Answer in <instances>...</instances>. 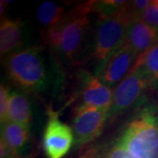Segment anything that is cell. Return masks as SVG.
Returning <instances> with one entry per match:
<instances>
[{
    "instance_id": "1",
    "label": "cell",
    "mask_w": 158,
    "mask_h": 158,
    "mask_svg": "<svg viewBox=\"0 0 158 158\" xmlns=\"http://www.w3.org/2000/svg\"><path fill=\"white\" fill-rule=\"evenodd\" d=\"M5 68L11 82L24 92H55L62 85L60 67L41 46L27 47L7 56Z\"/></svg>"
},
{
    "instance_id": "2",
    "label": "cell",
    "mask_w": 158,
    "mask_h": 158,
    "mask_svg": "<svg viewBox=\"0 0 158 158\" xmlns=\"http://www.w3.org/2000/svg\"><path fill=\"white\" fill-rule=\"evenodd\" d=\"M94 4L88 2L78 6L62 22L46 29V44L62 62H74L81 53L90 26L89 13L93 10Z\"/></svg>"
},
{
    "instance_id": "3",
    "label": "cell",
    "mask_w": 158,
    "mask_h": 158,
    "mask_svg": "<svg viewBox=\"0 0 158 158\" xmlns=\"http://www.w3.org/2000/svg\"><path fill=\"white\" fill-rule=\"evenodd\" d=\"M136 19L138 18L130 9V2H127L115 15L98 20L91 52L92 58L97 62L96 69L124 43L130 24Z\"/></svg>"
},
{
    "instance_id": "4",
    "label": "cell",
    "mask_w": 158,
    "mask_h": 158,
    "mask_svg": "<svg viewBox=\"0 0 158 158\" xmlns=\"http://www.w3.org/2000/svg\"><path fill=\"white\" fill-rule=\"evenodd\" d=\"M118 143L135 158H158V116L142 113L128 125Z\"/></svg>"
},
{
    "instance_id": "5",
    "label": "cell",
    "mask_w": 158,
    "mask_h": 158,
    "mask_svg": "<svg viewBox=\"0 0 158 158\" xmlns=\"http://www.w3.org/2000/svg\"><path fill=\"white\" fill-rule=\"evenodd\" d=\"M148 87H151V85L143 69L133 66L129 74L114 90L109 116L122 113L134 106L144 95Z\"/></svg>"
},
{
    "instance_id": "6",
    "label": "cell",
    "mask_w": 158,
    "mask_h": 158,
    "mask_svg": "<svg viewBox=\"0 0 158 158\" xmlns=\"http://www.w3.org/2000/svg\"><path fill=\"white\" fill-rule=\"evenodd\" d=\"M108 117V110L80 105L76 109L72 124L75 144L79 146L93 141L101 134Z\"/></svg>"
},
{
    "instance_id": "7",
    "label": "cell",
    "mask_w": 158,
    "mask_h": 158,
    "mask_svg": "<svg viewBox=\"0 0 158 158\" xmlns=\"http://www.w3.org/2000/svg\"><path fill=\"white\" fill-rule=\"evenodd\" d=\"M137 59V55L125 41L95 69V76L109 87L118 85L129 74Z\"/></svg>"
},
{
    "instance_id": "8",
    "label": "cell",
    "mask_w": 158,
    "mask_h": 158,
    "mask_svg": "<svg viewBox=\"0 0 158 158\" xmlns=\"http://www.w3.org/2000/svg\"><path fill=\"white\" fill-rule=\"evenodd\" d=\"M73 143L75 140L72 128L62 122L55 113H51L43 135V148L47 157L62 158Z\"/></svg>"
},
{
    "instance_id": "9",
    "label": "cell",
    "mask_w": 158,
    "mask_h": 158,
    "mask_svg": "<svg viewBox=\"0 0 158 158\" xmlns=\"http://www.w3.org/2000/svg\"><path fill=\"white\" fill-rule=\"evenodd\" d=\"M81 95L83 99L81 105L101 108L110 112L113 100V90L95 75L85 74Z\"/></svg>"
},
{
    "instance_id": "10",
    "label": "cell",
    "mask_w": 158,
    "mask_h": 158,
    "mask_svg": "<svg viewBox=\"0 0 158 158\" xmlns=\"http://www.w3.org/2000/svg\"><path fill=\"white\" fill-rule=\"evenodd\" d=\"M138 56L158 42V29L136 19L130 24L125 40Z\"/></svg>"
},
{
    "instance_id": "11",
    "label": "cell",
    "mask_w": 158,
    "mask_h": 158,
    "mask_svg": "<svg viewBox=\"0 0 158 158\" xmlns=\"http://www.w3.org/2000/svg\"><path fill=\"white\" fill-rule=\"evenodd\" d=\"M24 23L5 18L0 25V54L7 56L22 49L24 44Z\"/></svg>"
},
{
    "instance_id": "12",
    "label": "cell",
    "mask_w": 158,
    "mask_h": 158,
    "mask_svg": "<svg viewBox=\"0 0 158 158\" xmlns=\"http://www.w3.org/2000/svg\"><path fill=\"white\" fill-rule=\"evenodd\" d=\"M7 121L30 128L32 122V106L28 97L23 90H12L10 92Z\"/></svg>"
},
{
    "instance_id": "13",
    "label": "cell",
    "mask_w": 158,
    "mask_h": 158,
    "mask_svg": "<svg viewBox=\"0 0 158 158\" xmlns=\"http://www.w3.org/2000/svg\"><path fill=\"white\" fill-rule=\"evenodd\" d=\"M29 139V128L22 125L11 121L1 124V141L16 157L27 143Z\"/></svg>"
},
{
    "instance_id": "14",
    "label": "cell",
    "mask_w": 158,
    "mask_h": 158,
    "mask_svg": "<svg viewBox=\"0 0 158 158\" xmlns=\"http://www.w3.org/2000/svg\"><path fill=\"white\" fill-rule=\"evenodd\" d=\"M67 15L65 7L53 1L41 3L36 11V17L39 22L46 27V29L58 25L67 17Z\"/></svg>"
},
{
    "instance_id": "15",
    "label": "cell",
    "mask_w": 158,
    "mask_h": 158,
    "mask_svg": "<svg viewBox=\"0 0 158 158\" xmlns=\"http://www.w3.org/2000/svg\"><path fill=\"white\" fill-rule=\"evenodd\" d=\"M134 66L142 69L151 86L158 89V42L138 56Z\"/></svg>"
},
{
    "instance_id": "16",
    "label": "cell",
    "mask_w": 158,
    "mask_h": 158,
    "mask_svg": "<svg viewBox=\"0 0 158 158\" xmlns=\"http://www.w3.org/2000/svg\"><path fill=\"white\" fill-rule=\"evenodd\" d=\"M141 19L149 26L158 29V0L150 1L149 6L142 13Z\"/></svg>"
},
{
    "instance_id": "17",
    "label": "cell",
    "mask_w": 158,
    "mask_h": 158,
    "mask_svg": "<svg viewBox=\"0 0 158 158\" xmlns=\"http://www.w3.org/2000/svg\"><path fill=\"white\" fill-rule=\"evenodd\" d=\"M11 90L5 85H1L0 87V121L4 124L7 121L8 107H9V97Z\"/></svg>"
},
{
    "instance_id": "18",
    "label": "cell",
    "mask_w": 158,
    "mask_h": 158,
    "mask_svg": "<svg viewBox=\"0 0 158 158\" xmlns=\"http://www.w3.org/2000/svg\"><path fill=\"white\" fill-rule=\"evenodd\" d=\"M105 158H135L118 143L114 145Z\"/></svg>"
}]
</instances>
